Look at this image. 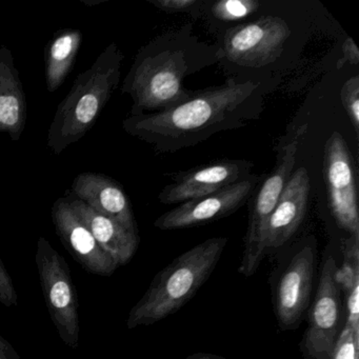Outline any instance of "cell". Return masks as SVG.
<instances>
[{
  "label": "cell",
  "mask_w": 359,
  "mask_h": 359,
  "mask_svg": "<svg viewBox=\"0 0 359 359\" xmlns=\"http://www.w3.org/2000/svg\"><path fill=\"white\" fill-rule=\"evenodd\" d=\"M153 6L167 13H191L193 10L201 9L203 1L199 0H149Z\"/></svg>",
  "instance_id": "cb8c5ba5"
},
{
  "label": "cell",
  "mask_w": 359,
  "mask_h": 359,
  "mask_svg": "<svg viewBox=\"0 0 359 359\" xmlns=\"http://www.w3.org/2000/svg\"><path fill=\"white\" fill-rule=\"evenodd\" d=\"M83 41V33L77 29L57 31L45 49V75L47 90L57 91L73 70Z\"/></svg>",
  "instance_id": "ac0fdd59"
},
{
  "label": "cell",
  "mask_w": 359,
  "mask_h": 359,
  "mask_svg": "<svg viewBox=\"0 0 359 359\" xmlns=\"http://www.w3.org/2000/svg\"><path fill=\"white\" fill-rule=\"evenodd\" d=\"M340 98L344 110L352 123L357 135L359 134V76L346 81L340 90Z\"/></svg>",
  "instance_id": "7402d4cb"
},
{
  "label": "cell",
  "mask_w": 359,
  "mask_h": 359,
  "mask_svg": "<svg viewBox=\"0 0 359 359\" xmlns=\"http://www.w3.org/2000/svg\"><path fill=\"white\" fill-rule=\"evenodd\" d=\"M123 60L118 46L110 43L75 79L68 95L58 104L48 132V147L54 154L76 144L95 126L118 88Z\"/></svg>",
  "instance_id": "3957f363"
},
{
  "label": "cell",
  "mask_w": 359,
  "mask_h": 359,
  "mask_svg": "<svg viewBox=\"0 0 359 359\" xmlns=\"http://www.w3.org/2000/svg\"><path fill=\"white\" fill-rule=\"evenodd\" d=\"M331 359H359V329L344 325L336 340Z\"/></svg>",
  "instance_id": "44dd1931"
},
{
  "label": "cell",
  "mask_w": 359,
  "mask_h": 359,
  "mask_svg": "<svg viewBox=\"0 0 359 359\" xmlns=\"http://www.w3.org/2000/svg\"><path fill=\"white\" fill-rule=\"evenodd\" d=\"M262 110L260 83L228 79L218 87L192 92L188 100L169 110L129 115L123 128L157 152L174 153L245 127L259 118Z\"/></svg>",
  "instance_id": "6da1fadb"
},
{
  "label": "cell",
  "mask_w": 359,
  "mask_h": 359,
  "mask_svg": "<svg viewBox=\"0 0 359 359\" xmlns=\"http://www.w3.org/2000/svg\"><path fill=\"white\" fill-rule=\"evenodd\" d=\"M323 173L330 209L336 224L350 235H359L354 159L339 132L332 133L325 142Z\"/></svg>",
  "instance_id": "52a82bcc"
},
{
  "label": "cell",
  "mask_w": 359,
  "mask_h": 359,
  "mask_svg": "<svg viewBox=\"0 0 359 359\" xmlns=\"http://www.w3.org/2000/svg\"><path fill=\"white\" fill-rule=\"evenodd\" d=\"M259 3L255 0H222L212 6V14L216 20L234 22L255 13Z\"/></svg>",
  "instance_id": "ffe728a7"
},
{
  "label": "cell",
  "mask_w": 359,
  "mask_h": 359,
  "mask_svg": "<svg viewBox=\"0 0 359 359\" xmlns=\"http://www.w3.org/2000/svg\"><path fill=\"white\" fill-rule=\"evenodd\" d=\"M336 269L335 259L327 258L321 269L318 289L311 306L304 346L313 359H331L340 333L341 300L340 287L335 280Z\"/></svg>",
  "instance_id": "9c48e42d"
},
{
  "label": "cell",
  "mask_w": 359,
  "mask_h": 359,
  "mask_svg": "<svg viewBox=\"0 0 359 359\" xmlns=\"http://www.w3.org/2000/svg\"><path fill=\"white\" fill-rule=\"evenodd\" d=\"M342 52H344V57H342L341 60L342 66L346 62H350L351 65H354V66H357L359 64L358 48L356 47L354 41L350 39V37L344 41Z\"/></svg>",
  "instance_id": "d4e9b609"
},
{
  "label": "cell",
  "mask_w": 359,
  "mask_h": 359,
  "mask_svg": "<svg viewBox=\"0 0 359 359\" xmlns=\"http://www.w3.org/2000/svg\"><path fill=\"white\" fill-rule=\"evenodd\" d=\"M228 243L213 237L191 248L157 273L128 317V329L152 325L186 306L211 276Z\"/></svg>",
  "instance_id": "277c9868"
},
{
  "label": "cell",
  "mask_w": 359,
  "mask_h": 359,
  "mask_svg": "<svg viewBox=\"0 0 359 359\" xmlns=\"http://www.w3.org/2000/svg\"><path fill=\"white\" fill-rule=\"evenodd\" d=\"M335 280L346 292V325L359 329V235H351L344 245V264L336 269Z\"/></svg>",
  "instance_id": "d6986e66"
},
{
  "label": "cell",
  "mask_w": 359,
  "mask_h": 359,
  "mask_svg": "<svg viewBox=\"0 0 359 359\" xmlns=\"http://www.w3.org/2000/svg\"><path fill=\"white\" fill-rule=\"evenodd\" d=\"M249 161H222L189 170L176 176L158 195L163 205H176L218 192L252 175Z\"/></svg>",
  "instance_id": "8fae6325"
},
{
  "label": "cell",
  "mask_w": 359,
  "mask_h": 359,
  "mask_svg": "<svg viewBox=\"0 0 359 359\" xmlns=\"http://www.w3.org/2000/svg\"><path fill=\"white\" fill-rule=\"evenodd\" d=\"M0 304L6 308H15L18 306V295L14 287L13 279L0 259Z\"/></svg>",
  "instance_id": "603a6c76"
},
{
  "label": "cell",
  "mask_w": 359,
  "mask_h": 359,
  "mask_svg": "<svg viewBox=\"0 0 359 359\" xmlns=\"http://www.w3.org/2000/svg\"><path fill=\"white\" fill-rule=\"evenodd\" d=\"M51 216L56 234L81 268L98 276H111L119 268L98 245L89 229L71 209L66 197H60L54 203Z\"/></svg>",
  "instance_id": "7c38bea8"
},
{
  "label": "cell",
  "mask_w": 359,
  "mask_h": 359,
  "mask_svg": "<svg viewBox=\"0 0 359 359\" xmlns=\"http://www.w3.org/2000/svg\"><path fill=\"white\" fill-rule=\"evenodd\" d=\"M27 123V97L13 54L0 47V133L18 142Z\"/></svg>",
  "instance_id": "e0dca14e"
},
{
  "label": "cell",
  "mask_w": 359,
  "mask_h": 359,
  "mask_svg": "<svg viewBox=\"0 0 359 359\" xmlns=\"http://www.w3.org/2000/svg\"><path fill=\"white\" fill-rule=\"evenodd\" d=\"M310 189V176L306 168L292 173L269 219L266 250L278 249L294 236L306 216Z\"/></svg>",
  "instance_id": "9a60e30c"
},
{
  "label": "cell",
  "mask_w": 359,
  "mask_h": 359,
  "mask_svg": "<svg viewBox=\"0 0 359 359\" xmlns=\"http://www.w3.org/2000/svg\"><path fill=\"white\" fill-rule=\"evenodd\" d=\"M222 57V49L199 41L192 27L165 33L151 41L134 58L121 93L131 97V114L161 112L182 104L192 92L184 79Z\"/></svg>",
  "instance_id": "7a4b0ae2"
},
{
  "label": "cell",
  "mask_w": 359,
  "mask_h": 359,
  "mask_svg": "<svg viewBox=\"0 0 359 359\" xmlns=\"http://www.w3.org/2000/svg\"><path fill=\"white\" fill-rule=\"evenodd\" d=\"M290 36L291 30L285 20L262 16L226 31L222 56L237 66L262 68L280 57Z\"/></svg>",
  "instance_id": "ba28073f"
},
{
  "label": "cell",
  "mask_w": 359,
  "mask_h": 359,
  "mask_svg": "<svg viewBox=\"0 0 359 359\" xmlns=\"http://www.w3.org/2000/svg\"><path fill=\"white\" fill-rule=\"evenodd\" d=\"M306 125L300 127L295 137L283 147L277 155L276 165L266 176L250 207L249 222L243 243V258L238 272L245 277L255 274L266 251V228L273 210L281 192L293 173L297 154L298 138L304 133Z\"/></svg>",
  "instance_id": "8992f818"
},
{
  "label": "cell",
  "mask_w": 359,
  "mask_h": 359,
  "mask_svg": "<svg viewBox=\"0 0 359 359\" xmlns=\"http://www.w3.org/2000/svg\"><path fill=\"white\" fill-rule=\"evenodd\" d=\"M35 262L43 298L62 341L72 350L79 348V297L70 266L45 237H39Z\"/></svg>",
  "instance_id": "5b68a950"
},
{
  "label": "cell",
  "mask_w": 359,
  "mask_h": 359,
  "mask_svg": "<svg viewBox=\"0 0 359 359\" xmlns=\"http://www.w3.org/2000/svg\"><path fill=\"white\" fill-rule=\"evenodd\" d=\"M66 198L77 217L89 229L98 245L118 266H125L133 258L140 245V235L129 232L114 220L98 213L70 192Z\"/></svg>",
  "instance_id": "2e32d148"
},
{
  "label": "cell",
  "mask_w": 359,
  "mask_h": 359,
  "mask_svg": "<svg viewBox=\"0 0 359 359\" xmlns=\"http://www.w3.org/2000/svg\"><path fill=\"white\" fill-rule=\"evenodd\" d=\"M260 180L262 176L252 174L247 180L213 194L182 203L175 209L159 216L154 222V226L163 231L180 230L228 217L245 205Z\"/></svg>",
  "instance_id": "30bf717a"
},
{
  "label": "cell",
  "mask_w": 359,
  "mask_h": 359,
  "mask_svg": "<svg viewBox=\"0 0 359 359\" xmlns=\"http://www.w3.org/2000/svg\"><path fill=\"white\" fill-rule=\"evenodd\" d=\"M186 359H226L224 357L217 356V355L208 354V353H194L189 355Z\"/></svg>",
  "instance_id": "4316f807"
},
{
  "label": "cell",
  "mask_w": 359,
  "mask_h": 359,
  "mask_svg": "<svg viewBox=\"0 0 359 359\" xmlns=\"http://www.w3.org/2000/svg\"><path fill=\"white\" fill-rule=\"evenodd\" d=\"M0 359H20V355L6 338L0 335Z\"/></svg>",
  "instance_id": "484cf974"
},
{
  "label": "cell",
  "mask_w": 359,
  "mask_h": 359,
  "mask_svg": "<svg viewBox=\"0 0 359 359\" xmlns=\"http://www.w3.org/2000/svg\"><path fill=\"white\" fill-rule=\"evenodd\" d=\"M70 193L126 230L138 234L131 201L123 186L110 176L93 172L79 174L73 180Z\"/></svg>",
  "instance_id": "5bb4252c"
},
{
  "label": "cell",
  "mask_w": 359,
  "mask_h": 359,
  "mask_svg": "<svg viewBox=\"0 0 359 359\" xmlns=\"http://www.w3.org/2000/svg\"><path fill=\"white\" fill-rule=\"evenodd\" d=\"M315 251L304 247L292 258L281 275L275 296L274 310L283 331L297 327L302 321L312 293Z\"/></svg>",
  "instance_id": "4fadbf2b"
}]
</instances>
